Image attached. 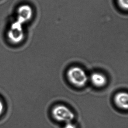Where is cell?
I'll list each match as a JSON object with an SVG mask.
<instances>
[{"mask_svg":"<svg viewBox=\"0 0 128 128\" xmlns=\"http://www.w3.org/2000/svg\"><path fill=\"white\" fill-rule=\"evenodd\" d=\"M8 37L13 43H18L22 41L24 37L23 25L15 22L13 23L8 32Z\"/></svg>","mask_w":128,"mask_h":128,"instance_id":"3","label":"cell"},{"mask_svg":"<svg viewBox=\"0 0 128 128\" xmlns=\"http://www.w3.org/2000/svg\"><path fill=\"white\" fill-rule=\"evenodd\" d=\"M4 110V106L2 102V101L0 100V115L2 114Z\"/></svg>","mask_w":128,"mask_h":128,"instance_id":"9","label":"cell"},{"mask_svg":"<svg viewBox=\"0 0 128 128\" xmlns=\"http://www.w3.org/2000/svg\"><path fill=\"white\" fill-rule=\"evenodd\" d=\"M66 77L70 83L77 88L85 87L88 81L86 72L78 66L70 68L67 71Z\"/></svg>","mask_w":128,"mask_h":128,"instance_id":"1","label":"cell"},{"mask_svg":"<svg viewBox=\"0 0 128 128\" xmlns=\"http://www.w3.org/2000/svg\"><path fill=\"white\" fill-rule=\"evenodd\" d=\"M114 103L120 109L127 110L128 108V95L127 93L121 92L114 96Z\"/></svg>","mask_w":128,"mask_h":128,"instance_id":"6","label":"cell"},{"mask_svg":"<svg viewBox=\"0 0 128 128\" xmlns=\"http://www.w3.org/2000/svg\"><path fill=\"white\" fill-rule=\"evenodd\" d=\"M52 116L56 121L62 123L71 122L74 120L75 114L69 107L62 104L54 107L52 109Z\"/></svg>","mask_w":128,"mask_h":128,"instance_id":"2","label":"cell"},{"mask_svg":"<svg viewBox=\"0 0 128 128\" xmlns=\"http://www.w3.org/2000/svg\"><path fill=\"white\" fill-rule=\"evenodd\" d=\"M63 128H77V127L76 125L72 122H69L66 123V125H65Z\"/></svg>","mask_w":128,"mask_h":128,"instance_id":"8","label":"cell"},{"mask_svg":"<svg viewBox=\"0 0 128 128\" xmlns=\"http://www.w3.org/2000/svg\"><path fill=\"white\" fill-rule=\"evenodd\" d=\"M118 5L120 7L125 10L128 9V0H117Z\"/></svg>","mask_w":128,"mask_h":128,"instance_id":"7","label":"cell"},{"mask_svg":"<svg viewBox=\"0 0 128 128\" xmlns=\"http://www.w3.org/2000/svg\"><path fill=\"white\" fill-rule=\"evenodd\" d=\"M90 78L92 85L96 87L102 88L107 85L108 82L107 77L102 73L98 72L93 73Z\"/></svg>","mask_w":128,"mask_h":128,"instance_id":"5","label":"cell"},{"mask_svg":"<svg viewBox=\"0 0 128 128\" xmlns=\"http://www.w3.org/2000/svg\"><path fill=\"white\" fill-rule=\"evenodd\" d=\"M33 15V9L30 5L24 4L21 5L18 9L16 21L23 25L31 19Z\"/></svg>","mask_w":128,"mask_h":128,"instance_id":"4","label":"cell"}]
</instances>
